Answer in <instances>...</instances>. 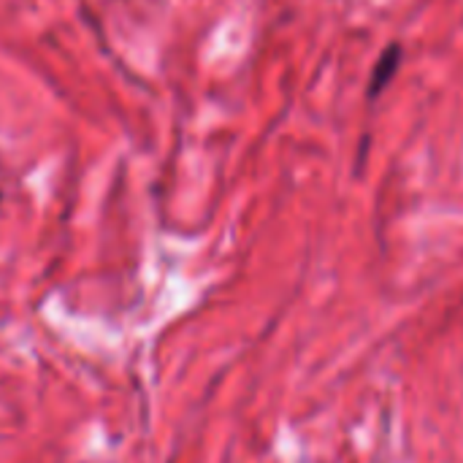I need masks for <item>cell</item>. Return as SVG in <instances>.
<instances>
[{"label":"cell","instance_id":"6da1fadb","mask_svg":"<svg viewBox=\"0 0 463 463\" xmlns=\"http://www.w3.org/2000/svg\"><path fill=\"white\" fill-rule=\"evenodd\" d=\"M399 62H402V49L399 46H388L385 54L380 57L374 73H372V81H369V95H377L385 90V84L393 79V73L399 71Z\"/></svg>","mask_w":463,"mask_h":463}]
</instances>
